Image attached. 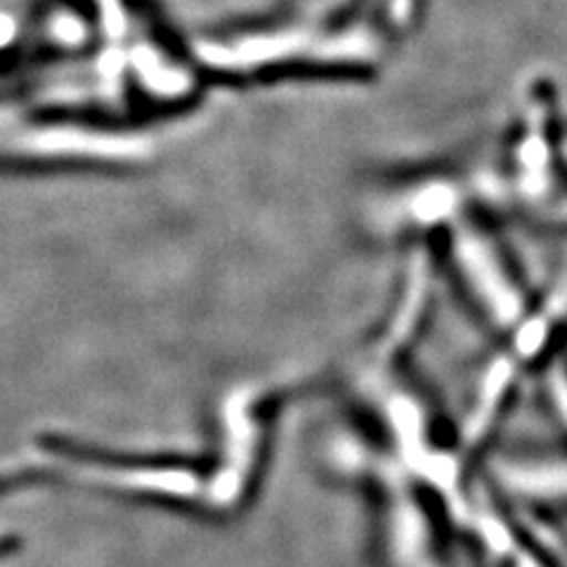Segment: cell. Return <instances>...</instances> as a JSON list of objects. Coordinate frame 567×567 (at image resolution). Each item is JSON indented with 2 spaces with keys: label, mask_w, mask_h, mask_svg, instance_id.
Returning a JSON list of instances; mask_svg holds the SVG:
<instances>
[{
  "label": "cell",
  "mask_w": 567,
  "mask_h": 567,
  "mask_svg": "<svg viewBox=\"0 0 567 567\" xmlns=\"http://www.w3.org/2000/svg\"><path fill=\"white\" fill-rule=\"evenodd\" d=\"M447 251L461 284L489 324L502 333L516 327L529 310L532 296L481 220L461 218L447 225Z\"/></svg>",
  "instance_id": "obj_2"
},
{
  "label": "cell",
  "mask_w": 567,
  "mask_h": 567,
  "mask_svg": "<svg viewBox=\"0 0 567 567\" xmlns=\"http://www.w3.org/2000/svg\"><path fill=\"white\" fill-rule=\"evenodd\" d=\"M567 331V270L556 279L542 300H532L529 310L520 322L506 331V346L496 354V360L487 367L481 388H477L475 402L468 414L466 440L468 445H477L485 440L487 431L499 419V410L506 395L518 381L523 369L539 362L551 352L554 343L563 339Z\"/></svg>",
  "instance_id": "obj_1"
}]
</instances>
